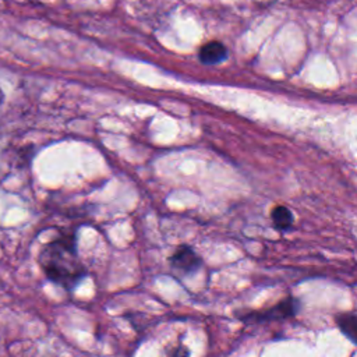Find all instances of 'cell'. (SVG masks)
<instances>
[{
    "label": "cell",
    "mask_w": 357,
    "mask_h": 357,
    "mask_svg": "<svg viewBox=\"0 0 357 357\" xmlns=\"http://www.w3.org/2000/svg\"><path fill=\"white\" fill-rule=\"evenodd\" d=\"M170 262L176 269H180L184 272H191L198 268V265L201 264V259L191 248L181 247L172 255Z\"/></svg>",
    "instance_id": "7a4b0ae2"
},
{
    "label": "cell",
    "mask_w": 357,
    "mask_h": 357,
    "mask_svg": "<svg viewBox=\"0 0 357 357\" xmlns=\"http://www.w3.org/2000/svg\"><path fill=\"white\" fill-rule=\"evenodd\" d=\"M297 311V300H283L282 303H279L276 307L265 311L261 317L262 318H286L289 315L296 314Z\"/></svg>",
    "instance_id": "277c9868"
},
{
    "label": "cell",
    "mask_w": 357,
    "mask_h": 357,
    "mask_svg": "<svg viewBox=\"0 0 357 357\" xmlns=\"http://www.w3.org/2000/svg\"><path fill=\"white\" fill-rule=\"evenodd\" d=\"M342 332L354 343H357V317L350 314H343L337 319Z\"/></svg>",
    "instance_id": "8992f818"
},
{
    "label": "cell",
    "mask_w": 357,
    "mask_h": 357,
    "mask_svg": "<svg viewBox=\"0 0 357 357\" xmlns=\"http://www.w3.org/2000/svg\"><path fill=\"white\" fill-rule=\"evenodd\" d=\"M3 99H4V93H3V91L0 89V103L3 102Z\"/></svg>",
    "instance_id": "52a82bcc"
},
{
    "label": "cell",
    "mask_w": 357,
    "mask_h": 357,
    "mask_svg": "<svg viewBox=\"0 0 357 357\" xmlns=\"http://www.w3.org/2000/svg\"><path fill=\"white\" fill-rule=\"evenodd\" d=\"M272 220L275 223V226L278 229H287L291 226L293 223V215L291 212L289 211V208L286 206H282V205H278L272 209Z\"/></svg>",
    "instance_id": "5b68a950"
},
{
    "label": "cell",
    "mask_w": 357,
    "mask_h": 357,
    "mask_svg": "<svg viewBox=\"0 0 357 357\" xmlns=\"http://www.w3.org/2000/svg\"><path fill=\"white\" fill-rule=\"evenodd\" d=\"M39 261L46 276L67 290L74 289L86 273L78 259L75 237L71 234H64L47 243Z\"/></svg>",
    "instance_id": "6da1fadb"
},
{
    "label": "cell",
    "mask_w": 357,
    "mask_h": 357,
    "mask_svg": "<svg viewBox=\"0 0 357 357\" xmlns=\"http://www.w3.org/2000/svg\"><path fill=\"white\" fill-rule=\"evenodd\" d=\"M227 56V50L226 47L220 43V42H209L206 45H204L199 50V60L204 64H218L220 61H223Z\"/></svg>",
    "instance_id": "3957f363"
}]
</instances>
